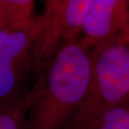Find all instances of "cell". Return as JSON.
Listing matches in <instances>:
<instances>
[{"label":"cell","instance_id":"7","mask_svg":"<svg viewBox=\"0 0 129 129\" xmlns=\"http://www.w3.org/2000/svg\"><path fill=\"white\" fill-rule=\"evenodd\" d=\"M29 91L16 102L0 108V129H26Z\"/></svg>","mask_w":129,"mask_h":129},{"label":"cell","instance_id":"3","mask_svg":"<svg viewBox=\"0 0 129 129\" xmlns=\"http://www.w3.org/2000/svg\"><path fill=\"white\" fill-rule=\"evenodd\" d=\"M41 21L24 24H0V108L26 94L28 79L37 67V55L42 35Z\"/></svg>","mask_w":129,"mask_h":129},{"label":"cell","instance_id":"9","mask_svg":"<svg viewBox=\"0 0 129 129\" xmlns=\"http://www.w3.org/2000/svg\"><path fill=\"white\" fill-rule=\"evenodd\" d=\"M60 2V0H47V7H46V14L45 18L49 17L53 14L57 5Z\"/></svg>","mask_w":129,"mask_h":129},{"label":"cell","instance_id":"1","mask_svg":"<svg viewBox=\"0 0 129 129\" xmlns=\"http://www.w3.org/2000/svg\"><path fill=\"white\" fill-rule=\"evenodd\" d=\"M92 48L79 36L41 68L29 90L26 129H68L87 91Z\"/></svg>","mask_w":129,"mask_h":129},{"label":"cell","instance_id":"4","mask_svg":"<svg viewBox=\"0 0 129 129\" xmlns=\"http://www.w3.org/2000/svg\"><path fill=\"white\" fill-rule=\"evenodd\" d=\"M93 1L60 0L53 14L41 21L43 29L37 55L39 68H42L61 45L79 37L82 23Z\"/></svg>","mask_w":129,"mask_h":129},{"label":"cell","instance_id":"2","mask_svg":"<svg viewBox=\"0 0 129 129\" xmlns=\"http://www.w3.org/2000/svg\"><path fill=\"white\" fill-rule=\"evenodd\" d=\"M125 102H129L128 34L93 46L86 93L68 129H86L105 111Z\"/></svg>","mask_w":129,"mask_h":129},{"label":"cell","instance_id":"6","mask_svg":"<svg viewBox=\"0 0 129 129\" xmlns=\"http://www.w3.org/2000/svg\"><path fill=\"white\" fill-rule=\"evenodd\" d=\"M35 0H0V24H24L33 21L31 13Z\"/></svg>","mask_w":129,"mask_h":129},{"label":"cell","instance_id":"8","mask_svg":"<svg viewBox=\"0 0 129 129\" xmlns=\"http://www.w3.org/2000/svg\"><path fill=\"white\" fill-rule=\"evenodd\" d=\"M86 129H129V102L105 111Z\"/></svg>","mask_w":129,"mask_h":129},{"label":"cell","instance_id":"5","mask_svg":"<svg viewBox=\"0 0 129 129\" xmlns=\"http://www.w3.org/2000/svg\"><path fill=\"white\" fill-rule=\"evenodd\" d=\"M127 0H94L82 23L80 36L91 46L128 34Z\"/></svg>","mask_w":129,"mask_h":129}]
</instances>
